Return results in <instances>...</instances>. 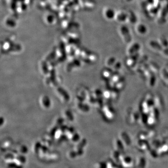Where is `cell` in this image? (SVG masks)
Here are the masks:
<instances>
[{"instance_id": "cell-8", "label": "cell", "mask_w": 168, "mask_h": 168, "mask_svg": "<svg viewBox=\"0 0 168 168\" xmlns=\"http://www.w3.org/2000/svg\"><path fill=\"white\" fill-rule=\"evenodd\" d=\"M168 13V4L165 6V7L164 8L162 11V16H164Z\"/></svg>"}, {"instance_id": "cell-3", "label": "cell", "mask_w": 168, "mask_h": 168, "mask_svg": "<svg viewBox=\"0 0 168 168\" xmlns=\"http://www.w3.org/2000/svg\"><path fill=\"white\" fill-rule=\"evenodd\" d=\"M140 48V46L139 44L137 43L134 44L130 48L129 50V52L130 53H133L135 52L136 51H138Z\"/></svg>"}, {"instance_id": "cell-7", "label": "cell", "mask_w": 168, "mask_h": 168, "mask_svg": "<svg viewBox=\"0 0 168 168\" xmlns=\"http://www.w3.org/2000/svg\"><path fill=\"white\" fill-rule=\"evenodd\" d=\"M114 12L113 10L110 9L107 11V16L109 18H113L114 16Z\"/></svg>"}, {"instance_id": "cell-1", "label": "cell", "mask_w": 168, "mask_h": 168, "mask_svg": "<svg viewBox=\"0 0 168 168\" xmlns=\"http://www.w3.org/2000/svg\"><path fill=\"white\" fill-rule=\"evenodd\" d=\"M121 32L122 35L124 37L126 42L129 43L131 41V36L130 34L128 29L125 26H123L121 28Z\"/></svg>"}, {"instance_id": "cell-11", "label": "cell", "mask_w": 168, "mask_h": 168, "mask_svg": "<svg viewBox=\"0 0 168 168\" xmlns=\"http://www.w3.org/2000/svg\"><path fill=\"white\" fill-rule=\"evenodd\" d=\"M147 2L150 4H152L154 3V0H147Z\"/></svg>"}, {"instance_id": "cell-9", "label": "cell", "mask_w": 168, "mask_h": 168, "mask_svg": "<svg viewBox=\"0 0 168 168\" xmlns=\"http://www.w3.org/2000/svg\"><path fill=\"white\" fill-rule=\"evenodd\" d=\"M161 43L164 46L168 47V41L166 40V39H165V38H162L161 39Z\"/></svg>"}, {"instance_id": "cell-4", "label": "cell", "mask_w": 168, "mask_h": 168, "mask_svg": "<svg viewBox=\"0 0 168 168\" xmlns=\"http://www.w3.org/2000/svg\"><path fill=\"white\" fill-rule=\"evenodd\" d=\"M128 16V15H127L126 14L122 13L117 16V19L120 21H124Z\"/></svg>"}, {"instance_id": "cell-5", "label": "cell", "mask_w": 168, "mask_h": 168, "mask_svg": "<svg viewBox=\"0 0 168 168\" xmlns=\"http://www.w3.org/2000/svg\"><path fill=\"white\" fill-rule=\"evenodd\" d=\"M138 30L140 33L144 34L147 32L146 27L143 24H140L138 27Z\"/></svg>"}, {"instance_id": "cell-6", "label": "cell", "mask_w": 168, "mask_h": 168, "mask_svg": "<svg viewBox=\"0 0 168 168\" xmlns=\"http://www.w3.org/2000/svg\"><path fill=\"white\" fill-rule=\"evenodd\" d=\"M129 20L130 21L133 23H135L137 21V18L136 16L134 14L133 12H130V15L129 16Z\"/></svg>"}, {"instance_id": "cell-12", "label": "cell", "mask_w": 168, "mask_h": 168, "mask_svg": "<svg viewBox=\"0 0 168 168\" xmlns=\"http://www.w3.org/2000/svg\"><path fill=\"white\" fill-rule=\"evenodd\" d=\"M164 53L165 54H166V55H168V48H166V49L164 51Z\"/></svg>"}, {"instance_id": "cell-13", "label": "cell", "mask_w": 168, "mask_h": 168, "mask_svg": "<svg viewBox=\"0 0 168 168\" xmlns=\"http://www.w3.org/2000/svg\"><path fill=\"white\" fill-rule=\"evenodd\" d=\"M131 0H127V1H131Z\"/></svg>"}, {"instance_id": "cell-2", "label": "cell", "mask_w": 168, "mask_h": 168, "mask_svg": "<svg viewBox=\"0 0 168 168\" xmlns=\"http://www.w3.org/2000/svg\"><path fill=\"white\" fill-rule=\"evenodd\" d=\"M150 44L153 48L157 50H161L162 49V47L161 45L155 41H152L150 42Z\"/></svg>"}, {"instance_id": "cell-10", "label": "cell", "mask_w": 168, "mask_h": 168, "mask_svg": "<svg viewBox=\"0 0 168 168\" xmlns=\"http://www.w3.org/2000/svg\"><path fill=\"white\" fill-rule=\"evenodd\" d=\"M159 9V7H154V8H152L150 11H151V13H154V14H156V13H157L158 12Z\"/></svg>"}]
</instances>
